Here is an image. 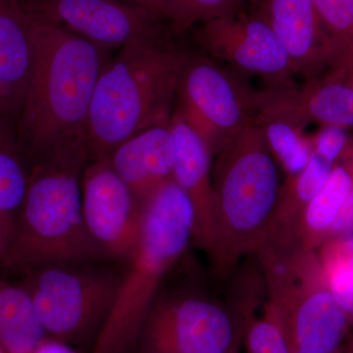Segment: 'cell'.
Instances as JSON below:
<instances>
[{
  "instance_id": "obj_1",
  "label": "cell",
  "mask_w": 353,
  "mask_h": 353,
  "mask_svg": "<svg viewBox=\"0 0 353 353\" xmlns=\"http://www.w3.org/2000/svg\"><path fill=\"white\" fill-rule=\"evenodd\" d=\"M30 24L32 74L18 141L34 163L83 171L90 159V105L111 50L54 26L31 19Z\"/></svg>"
},
{
  "instance_id": "obj_2",
  "label": "cell",
  "mask_w": 353,
  "mask_h": 353,
  "mask_svg": "<svg viewBox=\"0 0 353 353\" xmlns=\"http://www.w3.org/2000/svg\"><path fill=\"white\" fill-rule=\"evenodd\" d=\"M172 32L176 31L165 28L132 39L106 61L88 118L90 160L109 158L138 132L170 123L179 80L190 54Z\"/></svg>"
},
{
  "instance_id": "obj_3",
  "label": "cell",
  "mask_w": 353,
  "mask_h": 353,
  "mask_svg": "<svg viewBox=\"0 0 353 353\" xmlns=\"http://www.w3.org/2000/svg\"><path fill=\"white\" fill-rule=\"evenodd\" d=\"M212 183L214 241L208 259L221 280L263 245L280 194L277 160L255 121L216 153Z\"/></svg>"
},
{
  "instance_id": "obj_4",
  "label": "cell",
  "mask_w": 353,
  "mask_h": 353,
  "mask_svg": "<svg viewBox=\"0 0 353 353\" xmlns=\"http://www.w3.org/2000/svg\"><path fill=\"white\" fill-rule=\"evenodd\" d=\"M138 243L121 276L117 297L90 353H134L165 276L192 241L194 211L174 179L141 202Z\"/></svg>"
},
{
  "instance_id": "obj_5",
  "label": "cell",
  "mask_w": 353,
  "mask_h": 353,
  "mask_svg": "<svg viewBox=\"0 0 353 353\" xmlns=\"http://www.w3.org/2000/svg\"><path fill=\"white\" fill-rule=\"evenodd\" d=\"M82 173L57 165H32L19 215L0 255L6 268L26 274L101 259L83 218Z\"/></svg>"
},
{
  "instance_id": "obj_6",
  "label": "cell",
  "mask_w": 353,
  "mask_h": 353,
  "mask_svg": "<svg viewBox=\"0 0 353 353\" xmlns=\"http://www.w3.org/2000/svg\"><path fill=\"white\" fill-rule=\"evenodd\" d=\"M50 266L28 272L22 285L48 338L94 345L115 303L121 276L110 270Z\"/></svg>"
},
{
  "instance_id": "obj_7",
  "label": "cell",
  "mask_w": 353,
  "mask_h": 353,
  "mask_svg": "<svg viewBox=\"0 0 353 353\" xmlns=\"http://www.w3.org/2000/svg\"><path fill=\"white\" fill-rule=\"evenodd\" d=\"M238 74L203 52L190 53L179 80L176 108L213 157L254 122L257 92Z\"/></svg>"
},
{
  "instance_id": "obj_8",
  "label": "cell",
  "mask_w": 353,
  "mask_h": 353,
  "mask_svg": "<svg viewBox=\"0 0 353 353\" xmlns=\"http://www.w3.org/2000/svg\"><path fill=\"white\" fill-rule=\"evenodd\" d=\"M243 336L229 309L201 294L157 296L134 353H223Z\"/></svg>"
},
{
  "instance_id": "obj_9",
  "label": "cell",
  "mask_w": 353,
  "mask_h": 353,
  "mask_svg": "<svg viewBox=\"0 0 353 353\" xmlns=\"http://www.w3.org/2000/svg\"><path fill=\"white\" fill-rule=\"evenodd\" d=\"M204 54L231 66L236 73L259 76L265 88L294 83L296 76L287 51L267 23L245 8L192 28Z\"/></svg>"
},
{
  "instance_id": "obj_10",
  "label": "cell",
  "mask_w": 353,
  "mask_h": 353,
  "mask_svg": "<svg viewBox=\"0 0 353 353\" xmlns=\"http://www.w3.org/2000/svg\"><path fill=\"white\" fill-rule=\"evenodd\" d=\"M32 21L54 26L105 50L165 29L166 21L122 0H19Z\"/></svg>"
},
{
  "instance_id": "obj_11",
  "label": "cell",
  "mask_w": 353,
  "mask_h": 353,
  "mask_svg": "<svg viewBox=\"0 0 353 353\" xmlns=\"http://www.w3.org/2000/svg\"><path fill=\"white\" fill-rule=\"evenodd\" d=\"M82 213L101 257L127 261L138 243L141 208L109 158L90 160L81 176Z\"/></svg>"
},
{
  "instance_id": "obj_12",
  "label": "cell",
  "mask_w": 353,
  "mask_h": 353,
  "mask_svg": "<svg viewBox=\"0 0 353 353\" xmlns=\"http://www.w3.org/2000/svg\"><path fill=\"white\" fill-rule=\"evenodd\" d=\"M269 303L294 353H340L350 321L330 289L321 262L287 299Z\"/></svg>"
},
{
  "instance_id": "obj_13",
  "label": "cell",
  "mask_w": 353,
  "mask_h": 353,
  "mask_svg": "<svg viewBox=\"0 0 353 353\" xmlns=\"http://www.w3.org/2000/svg\"><path fill=\"white\" fill-rule=\"evenodd\" d=\"M245 7L271 28L296 76L320 79L334 63L333 44L312 0H245Z\"/></svg>"
},
{
  "instance_id": "obj_14",
  "label": "cell",
  "mask_w": 353,
  "mask_h": 353,
  "mask_svg": "<svg viewBox=\"0 0 353 353\" xmlns=\"http://www.w3.org/2000/svg\"><path fill=\"white\" fill-rule=\"evenodd\" d=\"M255 118H276L303 130L310 123L353 128V90L341 82L308 80L257 92Z\"/></svg>"
},
{
  "instance_id": "obj_15",
  "label": "cell",
  "mask_w": 353,
  "mask_h": 353,
  "mask_svg": "<svg viewBox=\"0 0 353 353\" xmlns=\"http://www.w3.org/2000/svg\"><path fill=\"white\" fill-rule=\"evenodd\" d=\"M169 126L175 145L173 179L189 196L194 208L192 241L208 255L214 241L213 155L176 108Z\"/></svg>"
},
{
  "instance_id": "obj_16",
  "label": "cell",
  "mask_w": 353,
  "mask_h": 353,
  "mask_svg": "<svg viewBox=\"0 0 353 353\" xmlns=\"http://www.w3.org/2000/svg\"><path fill=\"white\" fill-rule=\"evenodd\" d=\"M32 66L31 24L19 0L0 1V132L17 137Z\"/></svg>"
},
{
  "instance_id": "obj_17",
  "label": "cell",
  "mask_w": 353,
  "mask_h": 353,
  "mask_svg": "<svg viewBox=\"0 0 353 353\" xmlns=\"http://www.w3.org/2000/svg\"><path fill=\"white\" fill-rule=\"evenodd\" d=\"M109 160L141 203L173 179L175 145L170 126L159 125L138 132L118 145Z\"/></svg>"
},
{
  "instance_id": "obj_18",
  "label": "cell",
  "mask_w": 353,
  "mask_h": 353,
  "mask_svg": "<svg viewBox=\"0 0 353 353\" xmlns=\"http://www.w3.org/2000/svg\"><path fill=\"white\" fill-rule=\"evenodd\" d=\"M353 183V139L334 162L321 190L304 210L297 224L296 238L305 250L316 252L328 238L330 230Z\"/></svg>"
},
{
  "instance_id": "obj_19",
  "label": "cell",
  "mask_w": 353,
  "mask_h": 353,
  "mask_svg": "<svg viewBox=\"0 0 353 353\" xmlns=\"http://www.w3.org/2000/svg\"><path fill=\"white\" fill-rule=\"evenodd\" d=\"M48 334L27 290L0 279V345L6 353H31Z\"/></svg>"
},
{
  "instance_id": "obj_20",
  "label": "cell",
  "mask_w": 353,
  "mask_h": 353,
  "mask_svg": "<svg viewBox=\"0 0 353 353\" xmlns=\"http://www.w3.org/2000/svg\"><path fill=\"white\" fill-rule=\"evenodd\" d=\"M334 164L312 150L305 168L296 175L288 176L281 187L269 232L296 234L304 210L328 181Z\"/></svg>"
},
{
  "instance_id": "obj_21",
  "label": "cell",
  "mask_w": 353,
  "mask_h": 353,
  "mask_svg": "<svg viewBox=\"0 0 353 353\" xmlns=\"http://www.w3.org/2000/svg\"><path fill=\"white\" fill-rule=\"evenodd\" d=\"M17 137L0 132V241L2 250L24 201L31 169Z\"/></svg>"
},
{
  "instance_id": "obj_22",
  "label": "cell",
  "mask_w": 353,
  "mask_h": 353,
  "mask_svg": "<svg viewBox=\"0 0 353 353\" xmlns=\"http://www.w3.org/2000/svg\"><path fill=\"white\" fill-rule=\"evenodd\" d=\"M261 127L269 148L288 176L301 173L308 164L312 148L310 139L299 129L276 118H255Z\"/></svg>"
},
{
  "instance_id": "obj_23",
  "label": "cell",
  "mask_w": 353,
  "mask_h": 353,
  "mask_svg": "<svg viewBox=\"0 0 353 353\" xmlns=\"http://www.w3.org/2000/svg\"><path fill=\"white\" fill-rule=\"evenodd\" d=\"M252 314L248 313L241 319L248 353H294L284 326L269 301L261 317Z\"/></svg>"
},
{
  "instance_id": "obj_24",
  "label": "cell",
  "mask_w": 353,
  "mask_h": 353,
  "mask_svg": "<svg viewBox=\"0 0 353 353\" xmlns=\"http://www.w3.org/2000/svg\"><path fill=\"white\" fill-rule=\"evenodd\" d=\"M171 14V25L176 32L189 31L194 26L240 11L245 0H165Z\"/></svg>"
},
{
  "instance_id": "obj_25",
  "label": "cell",
  "mask_w": 353,
  "mask_h": 353,
  "mask_svg": "<svg viewBox=\"0 0 353 353\" xmlns=\"http://www.w3.org/2000/svg\"><path fill=\"white\" fill-rule=\"evenodd\" d=\"M312 1L323 27L333 44L336 53L332 64L333 66L341 57L353 50V0Z\"/></svg>"
},
{
  "instance_id": "obj_26",
  "label": "cell",
  "mask_w": 353,
  "mask_h": 353,
  "mask_svg": "<svg viewBox=\"0 0 353 353\" xmlns=\"http://www.w3.org/2000/svg\"><path fill=\"white\" fill-rule=\"evenodd\" d=\"M317 254L327 278L336 272L353 270V230L325 241Z\"/></svg>"
},
{
  "instance_id": "obj_27",
  "label": "cell",
  "mask_w": 353,
  "mask_h": 353,
  "mask_svg": "<svg viewBox=\"0 0 353 353\" xmlns=\"http://www.w3.org/2000/svg\"><path fill=\"white\" fill-rule=\"evenodd\" d=\"M350 139L345 128L331 125L323 126L314 138L310 139L311 148L313 152L334 163L347 148Z\"/></svg>"
},
{
  "instance_id": "obj_28",
  "label": "cell",
  "mask_w": 353,
  "mask_h": 353,
  "mask_svg": "<svg viewBox=\"0 0 353 353\" xmlns=\"http://www.w3.org/2000/svg\"><path fill=\"white\" fill-rule=\"evenodd\" d=\"M327 279L336 303L353 322V270L336 272Z\"/></svg>"
},
{
  "instance_id": "obj_29",
  "label": "cell",
  "mask_w": 353,
  "mask_h": 353,
  "mask_svg": "<svg viewBox=\"0 0 353 353\" xmlns=\"http://www.w3.org/2000/svg\"><path fill=\"white\" fill-rule=\"evenodd\" d=\"M353 230V183L352 189L348 192L347 199L334 219L333 225L326 241L338 238L343 234L350 233Z\"/></svg>"
},
{
  "instance_id": "obj_30",
  "label": "cell",
  "mask_w": 353,
  "mask_h": 353,
  "mask_svg": "<svg viewBox=\"0 0 353 353\" xmlns=\"http://www.w3.org/2000/svg\"><path fill=\"white\" fill-rule=\"evenodd\" d=\"M134 6L143 7L150 12L157 14L160 18L171 25V14L165 0H122ZM172 26V25H171Z\"/></svg>"
},
{
  "instance_id": "obj_31",
  "label": "cell",
  "mask_w": 353,
  "mask_h": 353,
  "mask_svg": "<svg viewBox=\"0 0 353 353\" xmlns=\"http://www.w3.org/2000/svg\"><path fill=\"white\" fill-rule=\"evenodd\" d=\"M353 68V50L341 57L321 77L325 81H338L348 70Z\"/></svg>"
},
{
  "instance_id": "obj_32",
  "label": "cell",
  "mask_w": 353,
  "mask_h": 353,
  "mask_svg": "<svg viewBox=\"0 0 353 353\" xmlns=\"http://www.w3.org/2000/svg\"><path fill=\"white\" fill-rule=\"evenodd\" d=\"M31 353H80L78 350L62 341L53 340L51 338L44 339Z\"/></svg>"
},
{
  "instance_id": "obj_33",
  "label": "cell",
  "mask_w": 353,
  "mask_h": 353,
  "mask_svg": "<svg viewBox=\"0 0 353 353\" xmlns=\"http://www.w3.org/2000/svg\"><path fill=\"white\" fill-rule=\"evenodd\" d=\"M334 82H341L345 83L347 87H350L353 90V68L348 70L347 73L343 74V75L341 76L338 81H334Z\"/></svg>"
},
{
  "instance_id": "obj_34",
  "label": "cell",
  "mask_w": 353,
  "mask_h": 353,
  "mask_svg": "<svg viewBox=\"0 0 353 353\" xmlns=\"http://www.w3.org/2000/svg\"><path fill=\"white\" fill-rule=\"evenodd\" d=\"M241 339H243V336H240V338L238 339L233 345H231L226 352H224L223 353H240V345H241Z\"/></svg>"
},
{
  "instance_id": "obj_35",
  "label": "cell",
  "mask_w": 353,
  "mask_h": 353,
  "mask_svg": "<svg viewBox=\"0 0 353 353\" xmlns=\"http://www.w3.org/2000/svg\"><path fill=\"white\" fill-rule=\"evenodd\" d=\"M347 353H353V338L352 341H350V345H348Z\"/></svg>"
},
{
  "instance_id": "obj_36",
  "label": "cell",
  "mask_w": 353,
  "mask_h": 353,
  "mask_svg": "<svg viewBox=\"0 0 353 353\" xmlns=\"http://www.w3.org/2000/svg\"><path fill=\"white\" fill-rule=\"evenodd\" d=\"M0 353H6V350H3V347H1V345H0Z\"/></svg>"
},
{
  "instance_id": "obj_37",
  "label": "cell",
  "mask_w": 353,
  "mask_h": 353,
  "mask_svg": "<svg viewBox=\"0 0 353 353\" xmlns=\"http://www.w3.org/2000/svg\"><path fill=\"white\" fill-rule=\"evenodd\" d=\"M1 252H2V243H1V241H0V255H1Z\"/></svg>"
}]
</instances>
